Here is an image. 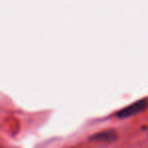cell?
Segmentation results:
<instances>
[{
	"label": "cell",
	"instance_id": "6da1fadb",
	"mask_svg": "<svg viewBox=\"0 0 148 148\" xmlns=\"http://www.w3.org/2000/svg\"><path fill=\"white\" fill-rule=\"evenodd\" d=\"M147 107H148V101L147 99H142V101H136V103H132V105L126 107L125 109L118 112L117 117L120 118V119H125V118L132 117V116H135L137 114L144 112Z\"/></svg>",
	"mask_w": 148,
	"mask_h": 148
},
{
	"label": "cell",
	"instance_id": "7a4b0ae2",
	"mask_svg": "<svg viewBox=\"0 0 148 148\" xmlns=\"http://www.w3.org/2000/svg\"><path fill=\"white\" fill-rule=\"evenodd\" d=\"M116 137V133L113 131H106L101 133L95 134L90 138L91 140H97V141H113Z\"/></svg>",
	"mask_w": 148,
	"mask_h": 148
}]
</instances>
